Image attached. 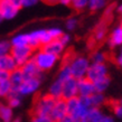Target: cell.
<instances>
[{
    "instance_id": "1",
    "label": "cell",
    "mask_w": 122,
    "mask_h": 122,
    "mask_svg": "<svg viewBox=\"0 0 122 122\" xmlns=\"http://www.w3.org/2000/svg\"><path fill=\"white\" fill-rule=\"evenodd\" d=\"M63 63H66L71 70L72 77L75 80H82L86 77L89 67L91 65L90 59L86 56L83 55H73V54H67L65 55Z\"/></svg>"
},
{
    "instance_id": "2",
    "label": "cell",
    "mask_w": 122,
    "mask_h": 122,
    "mask_svg": "<svg viewBox=\"0 0 122 122\" xmlns=\"http://www.w3.org/2000/svg\"><path fill=\"white\" fill-rule=\"evenodd\" d=\"M55 99L49 96L47 93L37 96L31 109L33 117H49L53 107L55 105Z\"/></svg>"
},
{
    "instance_id": "3",
    "label": "cell",
    "mask_w": 122,
    "mask_h": 122,
    "mask_svg": "<svg viewBox=\"0 0 122 122\" xmlns=\"http://www.w3.org/2000/svg\"><path fill=\"white\" fill-rule=\"evenodd\" d=\"M34 63L37 65L38 70L41 71V73H45V72H48V71L53 70L55 65L57 64L58 62V57L49 54V53L45 52L44 49H37L34 52V55H33V58Z\"/></svg>"
},
{
    "instance_id": "4",
    "label": "cell",
    "mask_w": 122,
    "mask_h": 122,
    "mask_svg": "<svg viewBox=\"0 0 122 122\" xmlns=\"http://www.w3.org/2000/svg\"><path fill=\"white\" fill-rule=\"evenodd\" d=\"M34 51L30 46H24V47H12L10 52V55L12 56V58L15 59L16 64L18 65V67L22 66L24 64H26L28 61L33 58Z\"/></svg>"
},
{
    "instance_id": "5",
    "label": "cell",
    "mask_w": 122,
    "mask_h": 122,
    "mask_svg": "<svg viewBox=\"0 0 122 122\" xmlns=\"http://www.w3.org/2000/svg\"><path fill=\"white\" fill-rule=\"evenodd\" d=\"M41 81L43 80L38 77L24 80V82L20 84V86L17 90H14V91H17L22 97L27 95H33V94H35L39 90V87L41 85Z\"/></svg>"
},
{
    "instance_id": "6",
    "label": "cell",
    "mask_w": 122,
    "mask_h": 122,
    "mask_svg": "<svg viewBox=\"0 0 122 122\" xmlns=\"http://www.w3.org/2000/svg\"><path fill=\"white\" fill-rule=\"evenodd\" d=\"M107 76H109V68L107 64H91L85 78H87L92 83H95L96 81Z\"/></svg>"
},
{
    "instance_id": "7",
    "label": "cell",
    "mask_w": 122,
    "mask_h": 122,
    "mask_svg": "<svg viewBox=\"0 0 122 122\" xmlns=\"http://www.w3.org/2000/svg\"><path fill=\"white\" fill-rule=\"evenodd\" d=\"M19 68L21 71L24 80H28V78H34V77H38V78H41V80H43L44 73H41V71L38 70L37 65L34 63L33 59L28 61L26 64H24V65L20 66Z\"/></svg>"
},
{
    "instance_id": "8",
    "label": "cell",
    "mask_w": 122,
    "mask_h": 122,
    "mask_svg": "<svg viewBox=\"0 0 122 122\" xmlns=\"http://www.w3.org/2000/svg\"><path fill=\"white\" fill-rule=\"evenodd\" d=\"M67 115V109H66V101L63 99H58L56 100L55 105L53 107L52 112L49 118L53 122H59L61 120H63Z\"/></svg>"
},
{
    "instance_id": "9",
    "label": "cell",
    "mask_w": 122,
    "mask_h": 122,
    "mask_svg": "<svg viewBox=\"0 0 122 122\" xmlns=\"http://www.w3.org/2000/svg\"><path fill=\"white\" fill-rule=\"evenodd\" d=\"M77 95V80L71 77L67 81L63 83L62 89V99L63 100H70L73 97H76Z\"/></svg>"
},
{
    "instance_id": "10",
    "label": "cell",
    "mask_w": 122,
    "mask_h": 122,
    "mask_svg": "<svg viewBox=\"0 0 122 122\" xmlns=\"http://www.w3.org/2000/svg\"><path fill=\"white\" fill-rule=\"evenodd\" d=\"M20 9L16 8L10 0H0V12L5 20H11L18 15Z\"/></svg>"
},
{
    "instance_id": "11",
    "label": "cell",
    "mask_w": 122,
    "mask_h": 122,
    "mask_svg": "<svg viewBox=\"0 0 122 122\" xmlns=\"http://www.w3.org/2000/svg\"><path fill=\"white\" fill-rule=\"evenodd\" d=\"M65 46H64L58 39H53L49 43H47L46 45H44L41 49H44L45 52L49 53L52 55L56 56V57H62V56L65 54Z\"/></svg>"
},
{
    "instance_id": "12",
    "label": "cell",
    "mask_w": 122,
    "mask_h": 122,
    "mask_svg": "<svg viewBox=\"0 0 122 122\" xmlns=\"http://www.w3.org/2000/svg\"><path fill=\"white\" fill-rule=\"evenodd\" d=\"M95 93L94 84L87 78H82L77 81V95L80 97H90Z\"/></svg>"
},
{
    "instance_id": "13",
    "label": "cell",
    "mask_w": 122,
    "mask_h": 122,
    "mask_svg": "<svg viewBox=\"0 0 122 122\" xmlns=\"http://www.w3.org/2000/svg\"><path fill=\"white\" fill-rule=\"evenodd\" d=\"M107 45L109 47L114 49L118 47H122V27L119 25L110 33L109 39H107Z\"/></svg>"
},
{
    "instance_id": "14",
    "label": "cell",
    "mask_w": 122,
    "mask_h": 122,
    "mask_svg": "<svg viewBox=\"0 0 122 122\" xmlns=\"http://www.w3.org/2000/svg\"><path fill=\"white\" fill-rule=\"evenodd\" d=\"M18 68V65L16 64L15 59L12 58L10 54L0 57V71H2L7 74H10L11 72Z\"/></svg>"
},
{
    "instance_id": "15",
    "label": "cell",
    "mask_w": 122,
    "mask_h": 122,
    "mask_svg": "<svg viewBox=\"0 0 122 122\" xmlns=\"http://www.w3.org/2000/svg\"><path fill=\"white\" fill-rule=\"evenodd\" d=\"M103 111L97 107H92L90 109V111L81 119L80 122H101L103 118Z\"/></svg>"
},
{
    "instance_id": "16",
    "label": "cell",
    "mask_w": 122,
    "mask_h": 122,
    "mask_svg": "<svg viewBox=\"0 0 122 122\" xmlns=\"http://www.w3.org/2000/svg\"><path fill=\"white\" fill-rule=\"evenodd\" d=\"M62 89H63V82L55 78L51 83V85L48 86L47 94L49 96H52L53 99H55V100L62 99Z\"/></svg>"
},
{
    "instance_id": "17",
    "label": "cell",
    "mask_w": 122,
    "mask_h": 122,
    "mask_svg": "<svg viewBox=\"0 0 122 122\" xmlns=\"http://www.w3.org/2000/svg\"><path fill=\"white\" fill-rule=\"evenodd\" d=\"M35 37L37 39L38 44L41 46V48L46 45L47 43H49L51 41H53L52 37H51V34L48 31V28H39V29H35L33 30Z\"/></svg>"
},
{
    "instance_id": "18",
    "label": "cell",
    "mask_w": 122,
    "mask_h": 122,
    "mask_svg": "<svg viewBox=\"0 0 122 122\" xmlns=\"http://www.w3.org/2000/svg\"><path fill=\"white\" fill-rule=\"evenodd\" d=\"M10 44L12 47H24L29 46L28 33H18L10 38Z\"/></svg>"
},
{
    "instance_id": "19",
    "label": "cell",
    "mask_w": 122,
    "mask_h": 122,
    "mask_svg": "<svg viewBox=\"0 0 122 122\" xmlns=\"http://www.w3.org/2000/svg\"><path fill=\"white\" fill-rule=\"evenodd\" d=\"M14 118V109H11L7 103L0 102V122H11Z\"/></svg>"
},
{
    "instance_id": "20",
    "label": "cell",
    "mask_w": 122,
    "mask_h": 122,
    "mask_svg": "<svg viewBox=\"0 0 122 122\" xmlns=\"http://www.w3.org/2000/svg\"><path fill=\"white\" fill-rule=\"evenodd\" d=\"M107 24L104 22H101L100 25H97V27L95 28L94 33H93V41L95 43H102V41L107 38Z\"/></svg>"
},
{
    "instance_id": "21",
    "label": "cell",
    "mask_w": 122,
    "mask_h": 122,
    "mask_svg": "<svg viewBox=\"0 0 122 122\" xmlns=\"http://www.w3.org/2000/svg\"><path fill=\"white\" fill-rule=\"evenodd\" d=\"M8 80H9V82L12 85V90L18 89L19 86H20V84L24 82V76H22V73H21V71H20V68L18 67L17 70L11 72L10 74H9Z\"/></svg>"
},
{
    "instance_id": "22",
    "label": "cell",
    "mask_w": 122,
    "mask_h": 122,
    "mask_svg": "<svg viewBox=\"0 0 122 122\" xmlns=\"http://www.w3.org/2000/svg\"><path fill=\"white\" fill-rule=\"evenodd\" d=\"M21 102H22V96L19 94L17 91H14L8 95V97L6 99V103L11 107V109H17L21 105Z\"/></svg>"
},
{
    "instance_id": "23",
    "label": "cell",
    "mask_w": 122,
    "mask_h": 122,
    "mask_svg": "<svg viewBox=\"0 0 122 122\" xmlns=\"http://www.w3.org/2000/svg\"><path fill=\"white\" fill-rule=\"evenodd\" d=\"M90 101H91V105H92V107L101 109V107H103L104 104L107 103V97H105V95H104V93L95 92L90 96Z\"/></svg>"
},
{
    "instance_id": "24",
    "label": "cell",
    "mask_w": 122,
    "mask_h": 122,
    "mask_svg": "<svg viewBox=\"0 0 122 122\" xmlns=\"http://www.w3.org/2000/svg\"><path fill=\"white\" fill-rule=\"evenodd\" d=\"M107 58V56L103 51H95L91 54V57L89 59L91 64H105Z\"/></svg>"
},
{
    "instance_id": "25",
    "label": "cell",
    "mask_w": 122,
    "mask_h": 122,
    "mask_svg": "<svg viewBox=\"0 0 122 122\" xmlns=\"http://www.w3.org/2000/svg\"><path fill=\"white\" fill-rule=\"evenodd\" d=\"M110 83H111V80H110V77H109V76L101 78V80H99V81H96L95 83H93V84H94L95 92H97V93H104L107 90V87L110 86Z\"/></svg>"
},
{
    "instance_id": "26",
    "label": "cell",
    "mask_w": 122,
    "mask_h": 122,
    "mask_svg": "<svg viewBox=\"0 0 122 122\" xmlns=\"http://www.w3.org/2000/svg\"><path fill=\"white\" fill-rule=\"evenodd\" d=\"M11 92H12V85L8 78L0 82V99H7Z\"/></svg>"
},
{
    "instance_id": "27",
    "label": "cell",
    "mask_w": 122,
    "mask_h": 122,
    "mask_svg": "<svg viewBox=\"0 0 122 122\" xmlns=\"http://www.w3.org/2000/svg\"><path fill=\"white\" fill-rule=\"evenodd\" d=\"M71 77H72V74H71L70 67H68V65H67L66 63H63L62 66H61V68H59L58 73H57V77L56 78L64 83V82L67 81V80Z\"/></svg>"
},
{
    "instance_id": "28",
    "label": "cell",
    "mask_w": 122,
    "mask_h": 122,
    "mask_svg": "<svg viewBox=\"0 0 122 122\" xmlns=\"http://www.w3.org/2000/svg\"><path fill=\"white\" fill-rule=\"evenodd\" d=\"M107 0H89L87 2V9L91 11H99L107 7Z\"/></svg>"
},
{
    "instance_id": "29",
    "label": "cell",
    "mask_w": 122,
    "mask_h": 122,
    "mask_svg": "<svg viewBox=\"0 0 122 122\" xmlns=\"http://www.w3.org/2000/svg\"><path fill=\"white\" fill-rule=\"evenodd\" d=\"M12 46L10 44V41L8 39H0V57L10 54Z\"/></svg>"
},
{
    "instance_id": "30",
    "label": "cell",
    "mask_w": 122,
    "mask_h": 122,
    "mask_svg": "<svg viewBox=\"0 0 122 122\" xmlns=\"http://www.w3.org/2000/svg\"><path fill=\"white\" fill-rule=\"evenodd\" d=\"M78 105V96L66 100V109H67V115H72L75 112L76 107Z\"/></svg>"
},
{
    "instance_id": "31",
    "label": "cell",
    "mask_w": 122,
    "mask_h": 122,
    "mask_svg": "<svg viewBox=\"0 0 122 122\" xmlns=\"http://www.w3.org/2000/svg\"><path fill=\"white\" fill-rule=\"evenodd\" d=\"M89 0H72L71 1V7L76 11H83L87 8Z\"/></svg>"
},
{
    "instance_id": "32",
    "label": "cell",
    "mask_w": 122,
    "mask_h": 122,
    "mask_svg": "<svg viewBox=\"0 0 122 122\" xmlns=\"http://www.w3.org/2000/svg\"><path fill=\"white\" fill-rule=\"evenodd\" d=\"M110 104H111L112 112H113L115 118L122 119V105L120 104V102L119 101H112Z\"/></svg>"
},
{
    "instance_id": "33",
    "label": "cell",
    "mask_w": 122,
    "mask_h": 122,
    "mask_svg": "<svg viewBox=\"0 0 122 122\" xmlns=\"http://www.w3.org/2000/svg\"><path fill=\"white\" fill-rule=\"evenodd\" d=\"M77 26H78V20L76 18H74V17H71L65 21V29L67 31H73V30L77 28Z\"/></svg>"
},
{
    "instance_id": "34",
    "label": "cell",
    "mask_w": 122,
    "mask_h": 122,
    "mask_svg": "<svg viewBox=\"0 0 122 122\" xmlns=\"http://www.w3.org/2000/svg\"><path fill=\"white\" fill-rule=\"evenodd\" d=\"M48 31L51 34V37L52 39H58L62 35L64 34V30L61 28V27H51V28H48Z\"/></svg>"
},
{
    "instance_id": "35",
    "label": "cell",
    "mask_w": 122,
    "mask_h": 122,
    "mask_svg": "<svg viewBox=\"0 0 122 122\" xmlns=\"http://www.w3.org/2000/svg\"><path fill=\"white\" fill-rule=\"evenodd\" d=\"M58 41H61V43H62V44H63L64 46H65V47H66L67 45H68V44L71 43V41H72V37H71L70 34L64 33L63 35H62V36H61V37L58 38Z\"/></svg>"
},
{
    "instance_id": "36",
    "label": "cell",
    "mask_w": 122,
    "mask_h": 122,
    "mask_svg": "<svg viewBox=\"0 0 122 122\" xmlns=\"http://www.w3.org/2000/svg\"><path fill=\"white\" fill-rule=\"evenodd\" d=\"M114 62H115V64H117L119 67H121V68H122V47H120L119 52L115 54Z\"/></svg>"
},
{
    "instance_id": "37",
    "label": "cell",
    "mask_w": 122,
    "mask_h": 122,
    "mask_svg": "<svg viewBox=\"0 0 122 122\" xmlns=\"http://www.w3.org/2000/svg\"><path fill=\"white\" fill-rule=\"evenodd\" d=\"M31 122H52L49 117H33Z\"/></svg>"
},
{
    "instance_id": "38",
    "label": "cell",
    "mask_w": 122,
    "mask_h": 122,
    "mask_svg": "<svg viewBox=\"0 0 122 122\" xmlns=\"http://www.w3.org/2000/svg\"><path fill=\"white\" fill-rule=\"evenodd\" d=\"M37 4L36 0H22L21 2V8H29V7H33L35 5Z\"/></svg>"
},
{
    "instance_id": "39",
    "label": "cell",
    "mask_w": 122,
    "mask_h": 122,
    "mask_svg": "<svg viewBox=\"0 0 122 122\" xmlns=\"http://www.w3.org/2000/svg\"><path fill=\"white\" fill-rule=\"evenodd\" d=\"M101 122H115L114 121V118L112 115H107V114H104L103 118H102V121Z\"/></svg>"
},
{
    "instance_id": "40",
    "label": "cell",
    "mask_w": 122,
    "mask_h": 122,
    "mask_svg": "<svg viewBox=\"0 0 122 122\" xmlns=\"http://www.w3.org/2000/svg\"><path fill=\"white\" fill-rule=\"evenodd\" d=\"M59 122H80V121L76 120V119H74V118H72V117H70V115H66L63 120H61Z\"/></svg>"
},
{
    "instance_id": "41",
    "label": "cell",
    "mask_w": 122,
    "mask_h": 122,
    "mask_svg": "<svg viewBox=\"0 0 122 122\" xmlns=\"http://www.w3.org/2000/svg\"><path fill=\"white\" fill-rule=\"evenodd\" d=\"M10 2L14 5L16 8H18V9H20V8H21V2H22V0H10Z\"/></svg>"
},
{
    "instance_id": "42",
    "label": "cell",
    "mask_w": 122,
    "mask_h": 122,
    "mask_svg": "<svg viewBox=\"0 0 122 122\" xmlns=\"http://www.w3.org/2000/svg\"><path fill=\"white\" fill-rule=\"evenodd\" d=\"M72 0H57V4H61L62 6H71Z\"/></svg>"
},
{
    "instance_id": "43",
    "label": "cell",
    "mask_w": 122,
    "mask_h": 122,
    "mask_svg": "<svg viewBox=\"0 0 122 122\" xmlns=\"http://www.w3.org/2000/svg\"><path fill=\"white\" fill-rule=\"evenodd\" d=\"M8 77H9V74L5 73V72H2V71H0V82L4 81V80H7Z\"/></svg>"
},
{
    "instance_id": "44",
    "label": "cell",
    "mask_w": 122,
    "mask_h": 122,
    "mask_svg": "<svg viewBox=\"0 0 122 122\" xmlns=\"http://www.w3.org/2000/svg\"><path fill=\"white\" fill-rule=\"evenodd\" d=\"M46 4H48V5H55V4H57V0H44Z\"/></svg>"
},
{
    "instance_id": "45",
    "label": "cell",
    "mask_w": 122,
    "mask_h": 122,
    "mask_svg": "<svg viewBox=\"0 0 122 122\" xmlns=\"http://www.w3.org/2000/svg\"><path fill=\"white\" fill-rule=\"evenodd\" d=\"M11 122H21V119H20V118H16V117H15V118L11 120Z\"/></svg>"
},
{
    "instance_id": "46",
    "label": "cell",
    "mask_w": 122,
    "mask_h": 122,
    "mask_svg": "<svg viewBox=\"0 0 122 122\" xmlns=\"http://www.w3.org/2000/svg\"><path fill=\"white\" fill-rule=\"evenodd\" d=\"M117 10H118V12L122 14V4L120 5V6H118V8H117Z\"/></svg>"
},
{
    "instance_id": "47",
    "label": "cell",
    "mask_w": 122,
    "mask_h": 122,
    "mask_svg": "<svg viewBox=\"0 0 122 122\" xmlns=\"http://www.w3.org/2000/svg\"><path fill=\"white\" fill-rule=\"evenodd\" d=\"M5 19H4V17H2V15H1V12H0V25L2 24V21H4Z\"/></svg>"
},
{
    "instance_id": "48",
    "label": "cell",
    "mask_w": 122,
    "mask_h": 122,
    "mask_svg": "<svg viewBox=\"0 0 122 122\" xmlns=\"http://www.w3.org/2000/svg\"><path fill=\"white\" fill-rule=\"evenodd\" d=\"M119 102H120V104H121V105H122V100H120V101H119Z\"/></svg>"
},
{
    "instance_id": "49",
    "label": "cell",
    "mask_w": 122,
    "mask_h": 122,
    "mask_svg": "<svg viewBox=\"0 0 122 122\" xmlns=\"http://www.w3.org/2000/svg\"><path fill=\"white\" fill-rule=\"evenodd\" d=\"M36 1H37V2H38V1H44V0H36Z\"/></svg>"
},
{
    "instance_id": "50",
    "label": "cell",
    "mask_w": 122,
    "mask_h": 122,
    "mask_svg": "<svg viewBox=\"0 0 122 122\" xmlns=\"http://www.w3.org/2000/svg\"><path fill=\"white\" fill-rule=\"evenodd\" d=\"M120 15H121V22H122V14H120Z\"/></svg>"
},
{
    "instance_id": "51",
    "label": "cell",
    "mask_w": 122,
    "mask_h": 122,
    "mask_svg": "<svg viewBox=\"0 0 122 122\" xmlns=\"http://www.w3.org/2000/svg\"><path fill=\"white\" fill-rule=\"evenodd\" d=\"M121 27H122V22H121Z\"/></svg>"
},
{
    "instance_id": "52",
    "label": "cell",
    "mask_w": 122,
    "mask_h": 122,
    "mask_svg": "<svg viewBox=\"0 0 122 122\" xmlns=\"http://www.w3.org/2000/svg\"><path fill=\"white\" fill-rule=\"evenodd\" d=\"M52 122H53V121H52Z\"/></svg>"
}]
</instances>
